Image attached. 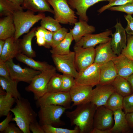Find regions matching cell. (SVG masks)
Here are the masks:
<instances>
[{"label":"cell","instance_id":"cell-1","mask_svg":"<svg viewBox=\"0 0 133 133\" xmlns=\"http://www.w3.org/2000/svg\"><path fill=\"white\" fill-rule=\"evenodd\" d=\"M76 109L66 112L71 126L79 127L80 133H91L93 128V120L97 107L90 102L77 106Z\"/></svg>","mask_w":133,"mask_h":133},{"label":"cell","instance_id":"cell-2","mask_svg":"<svg viewBox=\"0 0 133 133\" xmlns=\"http://www.w3.org/2000/svg\"><path fill=\"white\" fill-rule=\"evenodd\" d=\"M16 105L10 111L14 114L12 121L15 122L17 125L23 133H30V124L36 120L38 114L32 108L29 100L21 97L16 100Z\"/></svg>","mask_w":133,"mask_h":133},{"label":"cell","instance_id":"cell-3","mask_svg":"<svg viewBox=\"0 0 133 133\" xmlns=\"http://www.w3.org/2000/svg\"><path fill=\"white\" fill-rule=\"evenodd\" d=\"M13 16L16 29L14 37L16 40H18L22 35L28 32L35 23L46 17L43 13L35 15L34 12L29 10L25 12H17Z\"/></svg>","mask_w":133,"mask_h":133},{"label":"cell","instance_id":"cell-4","mask_svg":"<svg viewBox=\"0 0 133 133\" xmlns=\"http://www.w3.org/2000/svg\"><path fill=\"white\" fill-rule=\"evenodd\" d=\"M39 107L37 114L39 122L41 126L49 125L58 127L65 125V122L61 120L60 117L66 108L54 105H42Z\"/></svg>","mask_w":133,"mask_h":133},{"label":"cell","instance_id":"cell-5","mask_svg":"<svg viewBox=\"0 0 133 133\" xmlns=\"http://www.w3.org/2000/svg\"><path fill=\"white\" fill-rule=\"evenodd\" d=\"M56 69L54 67L41 71L35 77L26 87V90L32 92L36 100L39 99L47 93L48 83L51 78L56 73Z\"/></svg>","mask_w":133,"mask_h":133},{"label":"cell","instance_id":"cell-6","mask_svg":"<svg viewBox=\"0 0 133 133\" xmlns=\"http://www.w3.org/2000/svg\"><path fill=\"white\" fill-rule=\"evenodd\" d=\"M48 0L53 9L54 18L60 23L73 24L77 22V17L69 7L68 0Z\"/></svg>","mask_w":133,"mask_h":133},{"label":"cell","instance_id":"cell-7","mask_svg":"<svg viewBox=\"0 0 133 133\" xmlns=\"http://www.w3.org/2000/svg\"><path fill=\"white\" fill-rule=\"evenodd\" d=\"M75 53L70 51L68 54L58 55L52 54V57L56 68L63 74L70 75L74 78L77 76L78 72L75 63Z\"/></svg>","mask_w":133,"mask_h":133},{"label":"cell","instance_id":"cell-8","mask_svg":"<svg viewBox=\"0 0 133 133\" xmlns=\"http://www.w3.org/2000/svg\"><path fill=\"white\" fill-rule=\"evenodd\" d=\"M5 62L10 77L19 82H23L30 83L33 78L41 72L31 67L22 68L19 65L15 64L13 59Z\"/></svg>","mask_w":133,"mask_h":133},{"label":"cell","instance_id":"cell-9","mask_svg":"<svg viewBox=\"0 0 133 133\" xmlns=\"http://www.w3.org/2000/svg\"><path fill=\"white\" fill-rule=\"evenodd\" d=\"M72 102L69 92L60 91L47 93L36 100V107L41 105H54L61 106L67 109L70 108Z\"/></svg>","mask_w":133,"mask_h":133},{"label":"cell","instance_id":"cell-10","mask_svg":"<svg viewBox=\"0 0 133 133\" xmlns=\"http://www.w3.org/2000/svg\"><path fill=\"white\" fill-rule=\"evenodd\" d=\"M73 49L75 53V66L78 72L85 69L94 63L95 55L94 48H84L75 45Z\"/></svg>","mask_w":133,"mask_h":133},{"label":"cell","instance_id":"cell-11","mask_svg":"<svg viewBox=\"0 0 133 133\" xmlns=\"http://www.w3.org/2000/svg\"><path fill=\"white\" fill-rule=\"evenodd\" d=\"M101 66L94 63L86 69L78 72L77 77L74 78L76 83L93 87L99 84Z\"/></svg>","mask_w":133,"mask_h":133},{"label":"cell","instance_id":"cell-12","mask_svg":"<svg viewBox=\"0 0 133 133\" xmlns=\"http://www.w3.org/2000/svg\"><path fill=\"white\" fill-rule=\"evenodd\" d=\"M113 112L104 106L97 107L94 115L93 128L105 130L113 126Z\"/></svg>","mask_w":133,"mask_h":133},{"label":"cell","instance_id":"cell-13","mask_svg":"<svg viewBox=\"0 0 133 133\" xmlns=\"http://www.w3.org/2000/svg\"><path fill=\"white\" fill-rule=\"evenodd\" d=\"M93 87L76 84L69 93L72 102V107L91 102Z\"/></svg>","mask_w":133,"mask_h":133},{"label":"cell","instance_id":"cell-14","mask_svg":"<svg viewBox=\"0 0 133 133\" xmlns=\"http://www.w3.org/2000/svg\"><path fill=\"white\" fill-rule=\"evenodd\" d=\"M112 31L108 30L103 32L95 34H89L83 37L75 45L86 48L94 47L96 45L107 43L111 40Z\"/></svg>","mask_w":133,"mask_h":133},{"label":"cell","instance_id":"cell-15","mask_svg":"<svg viewBox=\"0 0 133 133\" xmlns=\"http://www.w3.org/2000/svg\"><path fill=\"white\" fill-rule=\"evenodd\" d=\"M93 89L91 102L97 107L105 106L111 95L115 91V89L111 84L102 85L99 84Z\"/></svg>","mask_w":133,"mask_h":133},{"label":"cell","instance_id":"cell-16","mask_svg":"<svg viewBox=\"0 0 133 133\" xmlns=\"http://www.w3.org/2000/svg\"><path fill=\"white\" fill-rule=\"evenodd\" d=\"M115 27L116 31L114 33L111 34V44L113 51L118 56L126 47L127 37L125 29L120 22L117 21Z\"/></svg>","mask_w":133,"mask_h":133},{"label":"cell","instance_id":"cell-17","mask_svg":"<svg viewBox=\"0 0 133 133\" xmlns=\"http://www.w3.org/2000/svg\"><path fill=\"white\" fill-rule=\"evenodd\" d=\"M113 62L118 75L127 79L133 74V61L121 53L114 58Z\"/></svg>","mask_w":133,"mask_h":133},{"label":"cell","instance_id":"cell-18","mask_svg":"<svg viewBox=\"0 0 133 133\" xmlns=\"http://www.w3.org/2000/svg\"><path fill=\"white\" fill-rule=\"evenodd\" d=\"M111 41L105 43L99 44L96 47L95 49V55L94 63L101 66L112 60L117 56L112 49Z\"/></svg>","mask_w":133,"mask_h":133},{"label":"cell","instance_id":"cell-19","mask_svg":"<svg viewBox=\"0 0 133 133\" xmlns=\"http://www.w3.org/2000/svg\"><path fill=\"white\" fill-rule=\"evenodd\" d=\"M21 53L19 39L16 40L14 37L8 38L5 40L3 47L0 54V60L6 62L16 57Z\"/></svg>","mask_w":133,"mask_h":133},{"label":"cell","instance_id":"cell-20","mask_svg":"<svg viewBox=\"0 0 133 133\" xmlns=\"http://www.w3.org/2000/svg\"><path fill=\"white\" fill-rule=\"evenodd\" d=\"M109 0H68V3L71 7L77 11L76 14L80 19L87 22L88 18L87 15L88 9L99 2Z\"/></svg>","mask_w":133,"mask_h":133},{"label":"cell","instance_id":"cell-21","mask_svg":"<svg viewBox=\"0 0 133 133\" xmlns=\"http://www.w3.org/2000/svg\"><path fill=\"white\" fill-rule=\"evenodd\" d=\"M118 75L114 64L110 61L101 66L100 84H111Z\"/></svg>","mask_w":133,"mask_h":133},{"label":"cell","instance_id":"cell-22","mask_svg":"<svg viewBox=\"0 0 133 133\" xmlns=\"http://www.w3.org/2000/svg\"><path fill=\"white\" fill-rule=\"evenodd\" d=\"M74 24L73 28L69 30L75 43L78 42L86 34H91L95 31L94 27L89 25L87 22L80 19L79 21L75 22Z\"/></svg>","mask_w":133,"mask_h":133},{"label":"cell","instance_id":"cell-23","mask_svg":"<svg viewBox=\"0 0 133 133\" xmlns=\"http://www.w3.org/2000/svg\"><path fill=\"white\" fill-rule=\"evenodd\" d=\"M113 112L114 124L110 129L111 133H126L131 132V129L127 123L126 113L122 110Z\"/></svg>","mask_w":133,"mask_h":133},{"label":"cell","instance_id":"cell-24","mask_svg":"<svg viewBox=\"0 0 133 133\" xmlns=\"http://www.w3.org/2000/svg\"><path fill=\"white\" fill-rule=\"evenodd\" d=\"M15 32L13 15L0 19V39L5 40L14 37Z\"/></svg>","mask_w":133,"mask_h":133},{"label":"cell","instance_id":"cell-25","mask_svg":"<svg viewBox=\"0 0 133 133\" xmlns=\"http://www.w3.org/2000/svg\"><path fill=\"white\" fill-rule=\"evenodd\" d=\"M48 0H24L22 4L23 9L34 12H48L54 14L53 10L50 7Z\"/></svg>","mask_w":133,"mask_h":133},{"label":"cell","instance_id":"cell-26","mask_svg":"<svg viewBox=\"0 0 133 133\" xmlns=\"http://www.w3.org/2000/svg\"><path fill=\"white\" fill-rule=\"evenodd\" d=\"M37 28L34 27L21 39H19V44L21 53L32 58L36 57L35 51L32 47V41L35 36V32Z\"/></svg>","mask_w":133,"mask_h":133},{"label":"cell","instance_id":"cell-27","mask_svg":"<svg viewBox=\"0 0 133 133\" xmlns=\"http://www.w3.org/2000/svg\"><path fill=\"white\" fill-rule=\"evenodd\" d=\"M18 61L25 64L34 69L43 71L54 67L45 62L36 61L21 53L16 57Z\"/></svg>","mask_w":133,"mask_h":133},{"label":"cell","instance_id":"cell-28","mask_svg":"<svg viewBox=\"0 0 133 133\" xmlns=\"http://www.w3.org/2000/svg\"><path fill=\"white\" fill-rule=\"evenodd\" d=\"M18 82L12 79L10 76L7 77L0 76V87L16 100L21 97L17 89Z\"/></svg>","mask_w":133,"mask_h":133},{"label":"cell","instance_id":"cell-29","mask_svg":"<svg viewBox=\"0 0 133 133\" xmlns=\"http://www.w3.org/2000/svg\"><path fill=\"white\" fill-rule=\"evenodd\" d=\"M115 91L124 97L132 94L131 85L127 80L118 75L111 84Z\"/></svg>","mask_w":133,"mask_h":133},{"label":"cell","instance_id":"cell-30","mask_svg":"<svg viewBox=\"0 0 133 133\" xmlns=\"http://www.w3.org/2000/svg\"><path fill=\"white\" fill-rule=\"evenodd\" d=\"M73 40L70 33H68L64 39L55 47L52 48L50 52L52 54L58 55L68 53L70 51V47Z\"/></svg>","mask_w":133,"mask_h":133},{"label":"cell","instance_id":"cell-31","mask_svg":"<svg viewBox=\"0 0 133 133\" xmlns=\"http://www.w3.org/2000/svg\"><path fill=\"white\" fill-rule=\"evenodd\" d=\"M16 99L10 94L6 93L0 94V117L6 116L10 112Z\"/></svg>","mask_w":133,"mask_h":133},{"label":"cell","instance_id":"cell-32","mask_svg":"<svg viewBox=\"0 0 133 133\" xmlns=\"http://www.w3.org/2000/svg\"><path fill=\"white\" fill-rule=\"evenodd\" d=\"M22 6L17 5L9 0H0V16H6L15 13L23 11Z\"/></svg>","mask_w":133,"mask_h":133},{"label":"cell","instance_id":"cell-33","mask_svg":"<svg viewBox=\"0 0 133 133\" xmlns=\"http://www.w3.org/2000/svg\"><path fill=\"white\" fill-rule=\"evenodd\" d=\"M123 98L121 95L115 91L110 97L105 107L113 111L122 110L123 109Z\"/></svg>","mask_w":133,"mask_h":133},{"label":"cell","instance_id":"cell-34","mask_svg":"<svg viewBox=\"0 0 133 133\" xmlns=\"http://www.w3.org/2000/svg\"><path fill=\"white\" fill-rule=\"evenodd\" d=\"M41 20V26L52 32H56L62 27L56 19L49 16L45 17Z\"/></svg>","mask_w":133,"mask_h":133},{"label":"cell","instance_id":"cell-35","mask_svg":"<svg viewBox=\"0 0 133 133\" xmlns=\"http://www.w3.org/2000/svg\"><path fill=\"white\" fill-rule=\"evenodd\" d=\"M62 75L56 73L52 76L48 84L47 93L61 91Z\"/></svg>","mask_w":133,"mask_h":133},{"label":"cell","instance_id":"cell-36","mask_svg":"<svg viewBox=\"0 0 133 133\" xmlns=\"http://www.w3.org/2000/svg\"><path fill=\"white\" fill-rule=\"evenodd\" d=\"M42 127L45 133H80L79 127L75 126L73 129L59 128L49 125H42Z\"/></svg>","mask_w":133,"mask_h":133},{"label":"cell","instance_id":"cell-37","mask_svg":"<svg viewBox=\"0 0 133 133\" xmlns=\"http://www.w3.org/2000/svg\"><path fill=\"white\" fill-rule=\"evenodd\" d=\"M76 84L74 77L68 75H62L61 91L69 92Z\"/></svg>","mask_w":133,"mask_h":133},{"label":"cell","instance_id":"cell-38","mask_svg":"<svg viewBox=\"0 0 133 133\" xmlns=\"http://www.w3.org/2000/svg\"><path fill=\"white\" fill-rule=\"evenodd\" d=\"M68 33L67 29L64 27H62L54 32L51 47L54 48L60 43L65 38Z\"/></svg>","mask_w":133,"mask_h":133},{"label":"cell","instance_id":"cell-39","mask_svg":"<svg viewBox=\"0 0 133 133\" xmlns=\"http://www.w3.org/2000/svg\"><path fill=\"white\" fill-rule=\"evenodd\" d=\"M126 47L122 50L121 53L133 61V35L127 34Z\"/></svg>","mask_w":133,"mask_h":133},{"label":"cell","instance_id":"cell-40","mask_svg":"<svg viewBox=\"0 0 133 133\" xmlns=\"http://www.w3.org/2000/svg\"><path fill=\"white\" fill-rule=\"evenodd\" d=\"M109 3L100 8L98 12L100 14L112 7L121 6L127 3L133 2V0H109Z\"/></svg>","mask_w":133,"mask_h":133},{"label":"cell","instance_id":"cell-41","mask_svg":"<svg viewBox=\"0 0 133 133\" xmlns=\"http://www.w3.org/2000/svg\"><path fill=\"white\" fill-rule=\"evenodd\" d=\"M111 11L124 12L127 14H133V2H130L123 5L110 7L108 9Z\"/></svg>","mask_w":133,"mask_h":133},{"label":"cell","instance_id":"cell-42","mask_svg":"<svg viewBox=\"0 0 133 133\" xmlns=\"http://www.w3.org/2000/svg\"><path fill=\"white\" fill-rule=\"evenodd\" d=\"M123 106L126 114L133 112V93L124 97Z\"/></svg>","mask_w":133,"mask_h":133},{"label":"cell","instance_id":"cell-43","mask_svg":"<svg viewBox=\"0 0 133 133\" xmlns=\"http://www.w3.org/2000/svg\"><path fill=\"white\" fill-rule=\"evenodd\" d=\"M124 17L127 22V25L125 29L127 34L133 35V17L131 15H125Z\"/></svg>","mask_w":133,"mask_h":133},{"label":"cell","instance_id":"cell-44","mask_svg":"<svg viewBox=\"0 0 133 133\" xmlns=\"http://www.w3.org/2000/svg\"><path fill=\"white\" fill-rule=\"evenodd\" d=\"M29 128L33 133H45L42 126L37 120L30 124Z\"/></svg>","mask_w":133,"mask_h":133},{"label":"cell","instance_id":"cell-45","mask_svg":"<svg viewBox=\"0 0 133 133\" xmlns=\"http://www.w3.org/2000/svg\"><path fill=\"white\" fill-rule=\"evenodd\" d=\"M4 133H23L21 130L15 124L11 123L9 124L6 129L3 132Z\"/></svg>","mask_w":133,"mask_h":133},{"label":"cell","instance_id":"cell-46","mask_svg":"<svg viewBox=\"0 0 133 133\" xmlns=\"http://www.w3.org/2000/svg\"><path fill=\"white\" fill-rule=\"evenodd\" d=\"M0 76L4 77L10 76L5 62L1 60H0Z\"/></svg>","mask_w":133,"mask_h":133},{"label":"cell","instance_id":"cell-47","mask_svg":"<svg viewBox=\"0 0 133 133\" xmlns=\"http://www.w3.org/2000/svg\"><path fill=\"white\" fill-rule=\"evenodd\" d=\"M53 33L54 32L46 30L45 36L46 44L44 47L47 48L51 47Z\"/></svg>","mask_w":133,"mask_h":133},{"label":"cell","instance_id":"cell-48","mask_svg":"<svg viewBox=\"0 0 133 133\" xmlns=\"http://www.w3.org/2000/svg\"><path fill=\"white\" fill-rule=\"evenodd\" d=\"M13 115L10 112L6 118L0 123V132H3L8 126L10 122L12 121Z\"/></svg>","mask_w":133,"mask_h":133},{"label":"cell","instance_id":"cell-49","mask_svg":"<svg viewBox=\"0 0 133 133\" xmlns=\"http://www.w3.org/2000/svg\"><path fill=\"white\" fill-rule=\"evenodd\" d=\"M126 118L129 128L133 130V112L126 113Z\"/></svg>","mask_w":133,"mask_h":133},{"label":"cell","instance_id":"cell-50","mask_svg":"<svg viewBox=\"0 0 133 133\" xmlns=\"http://www.w3.org/2000/svg\"><path fill=\"white\" fill-rule=\"evenodd\" d=\"M36 43L39 46H44L46 44L45 37H36Z\"/></svg>","mask_w":133,"mask_h":133},{"label":"cell","instance_id":"cell-51","mask_svg":"<svg viewBox=\"0 0 133 133\" xmlns=\"http://www.w3.org/2000/svg\"><path fill=\"white\" fill-rule=\"evenodd\" d=\"M91 133H111V132L110 129L102 130L93 128Z\"/></svg>","mask_w":133,"mask_h":133},{"label":"cell","instance_id":"cell-52","mask_svg":"<svg viewBox=\"0 0 133 133\" xmlns=\"http://www.w3.org/2000/svg\"><path fill=\"white\" fill-rule=\"evenodd\" d=\"M127 80L131 85L132 93H133V74L129 76Z\"/></svg>","mask_w":133,"mask_h":133},{"label":"cell","instance_id":"cell-53","mask_svg":"<svg viewBox=\"0 0 133 133\" xmlns=\"http://www.w3.org/2000/svg\"><path fill=\"white\" fill-rule=\"evenodd\" d=\"M19 5L22 4L24 0H9Z\"/></svg>","mask_w":133,"mask_h":133},{"label":"cell","instance_id":"cell-54","mask_svg":"<svg viewBox=\"0 0 133 133\" xmlns=\"http://www.w3.org/2000/svg\"><path fill=\"white\" fill-rule=\"evenodd\" d=\"M5 43V40L0 39V54L2 51Z\"/></svg>","mask_w":133,"mask_h":133}]
</instances>
